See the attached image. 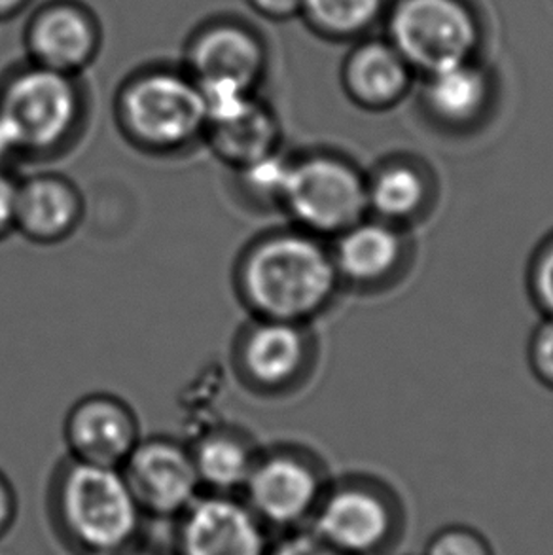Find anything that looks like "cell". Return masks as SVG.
<instances>
[{
    "instance_id": "1",
    "label": "cell",
    "mask_w": 553,
    "mask_h": 555,
    "mask_svg": "<svg viewBox=\"0 0 553 555\" xmlns=\"http://www.w3.org/2000/svg\"><path fill=\"white\" fill-rule=\"evenodd\" d=\"M332 253L317 235L281 230L253 241L235 268L241 301L255 319L304 324L317 315L337 285Z\"/></svg>"
},
{
    "instance_id": "2",
    "label": "cell",
    "mask_w": 553,
    "mask_h": 555,
    "mask_svg": "<svg viewBox=\"0 0 553 555\" xmlns=\"http://www.w3.org/2000/svg\"><path fill=\"white\" fill-rule=\"evenodd\" d=\"M55 512L75 548L118 555L141 527L142 511L121 468L70 461L57 480Z\"/></svg>"
},
{
    "instance_id": "3",
    "label": "cell",
    "mask_w": 553,
    "mask_h": 555,
    "mask_svg": "<svg viewBox=\"0 0 553 555\" xmlns=\"http://www.w3.org/2000/svg\"><path fill=\"white\" fill-rule=\"evenodd\" d=\"M121 133L150 154H177L203 141L207 106L184 68H149L131 76L116 98Z\"/></svg>"
},
{
    "instance_id": "4",
    "label": "cell",
    "mask_w": 553,
    "mask_h": 555,
    "mask_svg": "<svg viewBox=\"0 0 553 555\" xmlns=\"http://www.w3.org/2000/svg\"><path fill=\"white\" fill-rule=\"evenodd\" d=\"M76 76L29 63L0 86V121L15 154L46 156L60 151L82 120Z\"/></svg>"
},
{
    "instance_id": "5",
    "label": "cell",
    "mask_w": 553,
    "mask_h": 555,
    "mask_svg": "<svg viewBox=\"0 0 553 555\" xmlns=\"http://www.w3.org/2000/svg\"><path fill=\"white\" fill-rule=\"evenodd\" d=\"M182 68L200 86L209 121L256 95L268 68V48L245 23L213 20L188 40Z\"/></svg>"
},
{
    "instance_id": "6",
    "label": "cell",
    "mask_w": 553,
    "mask_h": 555,
    "mask_svg": "<svg viewBox=\"0 0 553 555\" xmlns=\"http://www.w3.org/2000/svg\"><path fill=\"white\" fill-rule=\"evenodd\" d=\"M390 44L415 70L474 60L481 25L466 0H397L387 22Z\"/></svg>"
},
{
    "instance_id": "7",
    "label": "cell",
    "mask_w": 553,
    "mask_h": 555,
    "mask_svg": "<svg viewBox=\"0 0 553 555\" xmlns=\"http://www.w3.org/2000/svg\"><path fill=\"white\" fill-rule=\"evenodd\" d=\"M279 207L311 235L344 233L362 220L368 186L344 159L311 154L291 159Z\"/></svg>"
},
{
    "instance_id": "8",
    "label": "cell",
    "mask_w": 553,
    "mask_h": 555,
    "mask_svg": "<svg viewBox=\"0 0 553 555\" xmlns=\"http://www.w3.org/2000/svg\"><path fill=\"white\" fill-rule=\"evenodd\" d=\"M398 511L389 495L364 483L324 491L307 529L345 555H380L397 541Z\"/></svg>"
},
{
    "instance_id": "9",
    "label": "cell",
    "mask_w": 553,
    "mask_h": 555,
    "mask_svg": "<svg viewBox=\"0 0 553 555\" xmlns=\"http://www.w3.org/2000/svg\"><path fill=\"white\" fill-rule=\"evenodd\" d=\"M324 491L321 474L309 461L291 451H273L256 459L243 501L263 526L296 531L311 521Z\"/></svg>"
},
{
    "instance_id": "10",
    "label": "cell",
    "mask_w": 553,
    "mask_h": 555,
    "mask_svg": "<svg viewBox=\"0 0 553 555\" xmlns=\"http://www.w3.org/2000/svg\"><path fill=\"white\" fill-rule=\"evenodd\" d=\"M121 473L142 514L177 518L202 495L192 451L169 436L141 438Z\"/></svg>"
},
{
    "instance_id": "11",
    "label": "cell",
    "mask_w": 553,
    "mask_h": 555,
    "mask_svg": "<svg viewBox=\"0 0 553 555\" xmlns=\"http://www.w3.org/2000/svg\"><path fill=\"white\" fill-rule=\"evenodd\" d=\"M177 555H268L266 526L235 495H200L182 512Z\"/></svg>"
},
{
    "instance_id": "12",
    "label": "cell",
    "mask_w": 553,
    "mask_h": 555,
    "mask_svg": "<svg viewBox=\"0 0 553 555\" xmlns=\"http://www.w3.org/2000/svg\"><path fill=\"white\" fill-rule=\"evenodd\" d=\"M25 46L29 63L76 76L98 57L101 27L80 2L53 0L30 15Z\"/></svg>"
},
{
    "instance_id": "13",
    "label": "cell",
    "mask_w": 553,
    "mask_h": 555,
    "mask_svg": "<svg viewBox=\"0 0 553 555\" xmlns=\"http://www.w3.org/2000/svg\"><path fill=\"white\" fill-rule=\"evenodd\" d=\"M63 436L75 461L121 468L141 442V427L128 402L93 392L68 410Z\"/></svg>"
},
{
    "instance_id": "14",
    "label": "cell",
    "mask_w": 553,
    "mask_h": 555,
    "mask_svg": "<svg viewBox=\"0 0 553 555\" xmlns=\"http://www.w3.org/2000/svg\"><path fill=\"white\" fill-rule=\"evenodd\" d=\"M309 344L301 324L255 319L241 334L235 361L243 379L260 390H281L298 379Z\"/></svg>"
},
{
    "instance_id": "15",
    "label": "cell",
    "mask_w": 553,
    "mask_h": 555,
    "mask_svg": "<svg viewBox=\"0 0 553 555\" xmlns=\"http://www.w3.org/2000/svg\"><path fill=\"white\" fill-rule=\"evenodd\" d=\"M83 197L75 182L57 173L17 181L14 232L35 245H57L78 230Z\"/></svg>"
},
{
    "instance_id": "16",
    "label": "cell",
    "mask_w": 553,
    "mask_h": 555,
    "mask_svg": "<svg viewBox=\"0 0 553 555\" xmlns=\"http://www.w3.org/2000/svg\"><path fill=\"white\" fill-rule=\"evenodd\" d=\"M203 141L235 173L279 152L281 124L258 95L207 121Z\"/></svg>"
},
{
    "instance_id": "17",
    "label": "cell",
    "mask_w": 553,
    "mask_h": 555,
    "mask_svg": "<svg viewBox=\"0 0 553 555\" xmlns=\"http://www.w3.org/2000/svg\"><path fill=\"white\" fill-rule=\"evenodd\" d=\"M413 68L389 40L360 42L345 61V90L359 105L387 108L404 98Z\"/></svg>"
},
{
    "instance_id": "18",
    "label": "cell",
    "mask_w": 553,
    "mask_h": 555,
    "mask_svg": "<svg viewBox=\"0 0 553 555\" xmlns=\"http://www.w3.org/2000/svg\"><path fill=\"white\" fill-rule=\"evenodd\" d=\"M190 451L202 489L218 495L243 493L260 455L248 438L230 428L205 433Z\"/></svg>"
},
{
    "instance_id": "19",
    "label": "cell",
    "mask_w": 553,
    "mask_h": 555,
    "mask_svg": "<svg viewBox=\"0 0 553 555\" xmlns=\"http://www.w3.org/2000/svg\"><path fill=\"white\" fill-rule=\"evenodd\" d=\"M426 108L443 124L464 126L481 116L491 98V80L476 61H463L426 75Z\"/></svg>"
},
{
    "instance_id": "20",
    "label": "cell",
    "mask_w": 553,
    "mask_h": 555,
    "mask_svg": "<svg viewBox=\"0 0 553 555\" xmlns=\"http://www.w3.org/2000/svg\"><path fill=\"white\" fill-rule=\"evenodd\" d=\"M337 275L352 283H377L397 268L402 258V240L393 228L375 222L351 225L339 233L332 253Z\"/></svg>"
},
{
    "instance_id": "21",
    "label": "cell",
    "mask_w": 553,
    "mask_h": 555,
    "mask_svg": "<svg viewBox=\"0 0 553 555\" xmlns=\"http://www.w3.org/2000/svg\"><path fill=\"white\" fill-rule=\"evenodd\" d=\"M385 4L387 0H304L299 17L321 37L349 40L372 29Z\"/></svg>"
},
{
    "instance_id": "22",
    "label": "cell",
    "mask_w": 553,
    "mask_h": 555,
    "mask_svg": "<svg viewBox=\"0 0 553 555\" xmlns=\"http://www.w3.org/2000/svg\"><path fill=\"white\" fill-rule=\"evenodd\" d=\"M423 177L408 166L383 169L368 186V207L389 220H402L417 212L425 203Z\"/></svg>"
},
{
    "instance_id": "23",
    "label": "cell",
    "mask_w": 553,
    "mask_h": 555,
    "mask_svg": "<svg viewBox=\"0 0 553 555\" xmlns=\"http://www.w3.org/2000/svg\"><path fill=\"white\" fill-rule=\"evenodd\" d=\"M288 166H291V159L281 156V152H275L268 158L260 159L253 166L237 171L241 188L255 202L279 205V199L283 194L284 179L288 173Z\"/></svg>"
},
{
    "instance_id": "24",
    "label": "cell",
    "mask_w": 553,
    "mask_h": 555,
    "mask_svg": "<svg viewBox=\"0 0 553 555\" xmlns=\"http://www.w3.org/2000/svg\"><path fill=\"white\" fill-rule=\"evenodd\" d=\"M423 555H494L484 534L466 526H449L433 534Z\"/></svg>"
},
{
    "instance_id": "25",
    "label": "cell",
    "mask_w": 553,
    "mask_h": 555,
    "mask_svg": "<svg viewBox=\"0 0 553 555\" xmlns=\"http://www.w3.org/2000/svg\"><path fill=\"white\" fill-rule=\"evenodd\" d=\"M268 555H345L319 539L311 529H296L271 544Z\"/></svg>"
},
{
    "instance_id": "26",
    "label": "cell",
    "mask_w": 553,
    "mask_h": 555,
    "mask_svg": "<svg viewBox=\"0 0 553 555\" xmlns=\"http://www.w3.org/2000/svg\"><path fill=\"white\" fill-rule=\"evenodd\" d=\"M531 359L537 374L548 385H553V317L540 326L532 339Z\"/></svg>"
},
{
    "instance_id": "27",
    "label": "cell",
    "mask_w": 553,
    "mask_h": 555,
    "mask_svg": "<svg viewBox=\"0 0 553 555\" xmlns=\"http://www.w3.org/2000/svg\"><path fill=\"white\" fill-rule=\"evenodd\" d=\"M532 283H535V293L539 296L540 304L553 317V241L544 248L539 262L535 266Z\"/></svg>"
},
{
    "instance_id": "28",
    "label": "cell",
    "mask_w": 553,
    "mask_h": 555,
    "mask_svg": "<svg viewBox=\"0 0 553 555\" xmlns=\"http://www.w3.org/2000/svg\"><path fill=\"white\" fill-rule=\"evenodd\" d=\"M15 192L17 181L0 166V240L14 232Z\"/></svg>"
},
{
    "instance_id": "29",
    "label": "cell",
    "mask_w": 553,
    "mask_h": 555,
    "mask_svg": "<svg viewBox=\"0 0 553 555\" xmlns=\"http://www.w3.org/2000/svg\"><path fill=\"white\" fill-rule=\"evenodd\" d=\"M256 14L271 22H288L301 14L304 0H247Z\"/></svg>"
},
{
    "instance_id": "30",
    "label": "cell",
    "mask_w": 553,
    "mask_h": 555,
    "mask_svg": "<svg viewBox=\"0 0 553 555\" xmlns=\"http://www.w3.org/2000/svg\"><path fill=\"white\" fill-rule=\"evenodd\" d=\"M15 518L14 489L7 480V476L0 473V539L8 533Z\"/></svg>"
},
{
    "instance_id": "31",
    "label": "cell",
    "mask_w": 553,
    "mask_h": 555,
    "mask_svg": "<svg viewBox=\"0 0 553 555\" xmlns=\"http://www.w3.org/2000/svg\"><path fill=\"white\" fill-rule=\"evenodd\" d=\"M30 0H0V20H8L12 15L20 14Z\"/></svg>"
},
{
    "instance_id": "32",
    "label": "cell",
    "mask_w": 553,
    "mask_h": 555,
    "mask_svg": "<svg viewBox=\"0 0 553 555\" xmlns=\"http://www.w3.org/2000/svg\"><path fill=\"white\" fill-rule=\"evenodd\" d=\"M14 146L10 143V137H8L7 129H4L2 121H0V166H2V162H4L8 156H14Z\"/></svg>"
},
{
    "instance_id": "33",
    "label": "cell",
    "mask_w": 553,
    "mask_h": 555,
    "mask_svg": "<svg viewBox=\"0 0 553 555\" xmlns=\"http://www.w3.org/2000/svg\"><path fill=\"white\" fill-rule=\"evenodd\" d=\"M118 555H164L159 554V552H156V550H150V548H133V544L129 546V548L121 550L120 554Z\"/></svg>"
}]
</instances>
